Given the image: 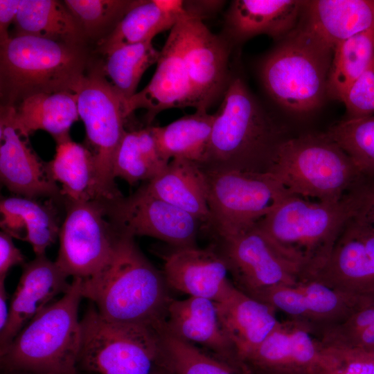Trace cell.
Returning a JSON list of instances; mask_svg holds the SVG:
<instances>
[{"label":"cell","instance_id":"obj_1","mask_svg":"<svg viewBox=\"0 0 374 374\" xmlns=\"http://www.w3.org/2000/svg\"><path fill=\"white\" fill-rule=\"evenodd\" d=\"M203 161L206 171L270 173L285 128L260 105L243 80L231 79L223 96Z\"/></svg>","mask_w":374,"mask_h":374},{"label":"cell","instance_id":"obj_2","mask_svg":"<svg viewBox=\"0 0 374 374\" xmlns=\"http://www.w3.org/2000/svg\"><path fill=\"white\" fill-rule=\"evenodd\" d=\"M163 272L147 259L134 238L123 235L109 266L82 280V294L105 319L161 328L172 298Z\"/></svg>","mask_w":374,"mask_h":374},{"label":"cell","instance_id":"obj_3","mask_svg":"<svg viewBox=\"0 0 374 374\" xmlns=\"http://www.w3.org/2000/svg\"><path fill=\"white\" fill-rule=\"evenodd\" d=\"M84 44L15 35L1 44L2 106L39 93H75L90 69Z\"/></svg>","mask_w":374,"mask_h":374},{"label":"cell","instance_id":"obj_4","mask_svg":"<svg viewBox=\"0 0 374 374\" xmlns=\"http://www.w3.org/2000/svg\"><path fill=\"white\" fill-rule=\"evenodd\" d=\"M356 211L350 192L335 202H312L290 194L256 225L299 265L301 281L312 280L326 263L344 226Z\"/></svg>","mask_w":374,"mask_h":374},{"label":"cell","instance_id":"obj_5","mask_svg":"<svg viewBox=\"0 0 374 374\" xmlns=\"http://www.w3.org/2000/svg\"><path fill=\"white\" fill-rule=\"evenodd\" d=\"M82 298V279L74 278L60 299L48 305L0 350L1 368L6 373L79 374L78 308Z\"/></svg>","mask_w":374,"mask_h":374},{"label":"cell","instance_id":"obj_6","mask_svg":"<svg viewBox=\"0 0 374 374\" xmlns=\"http://www.w3.org/2000/svg\"><path fill=\"white\" fill-rule=\"evenodd\" d=\"M270 173L291 193L323 202L341 200L364 175L326 132L286 139Z\"/></svg>","mask_w":374,"mask_h":374},{"label":"cell","instance_id":"obj_7","mask_svg":"<svg viewBox=\"0 0 374 374\" xmlns=\"http://www.w3.org/2000/svg\"><path fill=\"white\" fill-rule=\"evenodd\" d=\"M333 50L296 27L262 60L260 77L269 96L294 113L319 107L327 95Z\"/></svg>","mask_w":374,"mask_h":374},{"label":"cell","instance_id":"obj_8","mask_svg":"<svg viewBox=\"0 0 374 374\" xmlns=\"http://www.w3.org/2000/svg\"><path fill=\"white\" fill-rule=\"evenodd\" d=\"M79 371L151 374L162 366L161 328L122 323L102 317L90 305L82 319Z\"/></svg>","mask_w":374,"mask_h":374},{"label":"cell","instance_id":"obj_9","mask_svg":"<svg viewBox=\"0 0 374 374\" xmlns=\"http://www.w3.org/2000/svg\"><path fill=\"white\" fill-rule=\"evenodd\" d=\"M203 171L210 215L204 230L212 239L253 227L280 201L292 194L271 173Z\"/></svg>","mask_w":374,"mask_h":374},{"label":"cell","instance_id":"obj_10","mask_svg":"<svg viewBox=\"0 0 374 374\" xmlns=\"http://www.w3.org/2000/svg\"><path fill=\"white\" fill-rule=\"evenodd\" d=\"M57 265L73 278H96L111 263L124 235L111 222L105 201L64 200Z\"/></svg>","mask_w":374,"mask_h":374},{"label":"cell","instance_id":"obj_11","mask_svg":"<svg viewBox=\"0 0 374 374\" xmlns=\"http://www.w3.org/2000/svg\"><path fill=\"white\" fill-rule=\"evenodd\" d=\"M224 260L234 286L255 299L280 286L301 280V271L256 224L238 233L212 239Z\"/></svg>","mask_w":374,"mask_h":374},{"label":"cell","instance_id":"obj_12","mask_svg":"<svg viewBox=\"0 0 374 374\" xmlns=\"http://www.w3.org/2000/svg\"><path fill=\"white\" fill-rule=\"evenodd\" d=\"M78 115L86 132L103 188L109 199L123 196L112 173L113 158L126 130L123 101L102 67L90 68L75 91Z\"/></svg>","mask_w":374,"mask_h":374},{"label":"cell","instance_id":"obj_13","mask_svg":"<svg viewBox=\"0 0 374 374\" xmlns=\"http://www.w3.org/2000/svg\"><path fill=\"white\" fill-rule=\"evenodd\" d=\"M105 204L111 222L122 235L154 238L174 249L197 247L203 230L195 217L152 195L142 186L130 196Z\"/></svg>","mask_w":374,"mask_h":374},{"label":"cell","instance_id":"obj_14","mask_svg":"<svg viewBox=\"0 0 374 374\" xmlns=\"http://www.w3.org/2000/svg\"><path fill=\"white\" fill-rule=\"evenodd\" d=\"M313 279L343 294L374 302V224L357 208Z\"/></svg>","mask_w":374,"mask_h":374},{"label":"cell","instance_id":"obj_15","mask_svg":"<svg viewBox=\"0 0 374 374\" xmlns=\"http://www.w3.org/2000/svg\"><path fill=\"white\" fill-rule=\"evenodd\" d=\"M257 300L305 326L319 339L360 309L373 303L331 289L314 279L268 290Z\"/></svg>","mask_w":374,"mask_h":374},{"label":"cell","instance_id":"obj_16","mask_svg":"<svg viewBox=\"0 0 374 374\" xmlns=\"http://www.w3.org/2000/svg\"><path fill=\"white\" fill-rule=\"evenodd\" d=\"M244 364L252 374H328L332 358L308 328L287 319Z\"/></svg>","mask_w":374,"mask_h":374},{"label":"cell","instance_id":"obj_17","mask_svg":"<svg viewBox=\"0 0 374 374\" xmlns=\"http://www.w3.org/2000/svg\"><path fill=\"white\" fill-rule=\"evenodd\" d=\"M183 55L197 109L208 108L224 96L231 82V44L213 34L203 21L186 13L180 19Z\"/></svg>","mask_w":374,"mask_h":374},{"label":"cell","instance_id":"obj_18","mask_svg":"<svg viewBox=\"0 0 374 374\" xmlns=\"http://www.w3.org/2000/svg\"><path fill=\"white\" fill-rule=\"evenodd\" d=\"M179 21L170 30L160 51L157 69L150 82L141 91L123 103L125 118L136 109H144L146 110L145 121L150 125L163 110L187 107L197 108L184 59Z\"/></svg>","mask_w":374,"mask_h":374},{"label":"cell","instance_id":"obj_19","mask_svg":"<svg viewBox=\"0 0 374 374\" xmlns=\"http://www.w3.org/2000/svg\"><path fill=\"white\" fill-rule=\"evenodd\" d=\"M163 274L169 287L189 296L219 303L235 287L227 265L215 247L174 249L163 256Z\"/></svg>","mask_w":374,"mask_h":374},{"label":"cell","instance_id":"obj_20","mask_svg":"<svg viewBox=\"0 0 374 374\" xmlns=\"http://www.w3.org/2000/svg\"><path fill=\"white\" fill-rule=\"evenodd\" d=\"M0 177L16 195L48 197L64 202L60 187L48 175L43 163L14 127L6 107H1Z\"/></svg>","mask_w":374,"mask_h":374},{"label":"cell","instance_id":"obj_21","mask_svg":"<svg viewBox=\"0 0 374 374\" xmlns=\"http://www.w3.org/2000/svg\"><path fill=\"white\" fill-rule=\"evenodd\" d=\"M164 327L174 336L196 346L229 365L250 371L240 359L224 333L214 301L188 296L172 299L169 303Z\"/></svg>","mask_w":374,"mask_h":374},{"label":"cell","instance_id":"obj_22","mask_svg":"<svg viewBox=\"0 0 374 374\" xmlns=\"http://www.w3.org/2000/svg\"><path fill=\"white\" fill-rule=\"evenodd\" d=\"M69 276L46 255L36 256L23 265V271L10 303L7 325L0 332V350L8 346L18 333L49 305L60 293L70 287Z\"/></svg>","mask_w":374,"mask_h":374},{"label":"cell","instance_id":"obj_23","mask_svg":"<svg viewBox=\"0 0 374 374\" xmlns=\"http://www.w3.org/2000/svg\"><path fill=\"white\" fill-rule=\"evenodd\" d=\"M305 1L234 0L224 17L222 36L231 45L258 35L282 40L297 26Z\"/></svg>","mask_w":374,"mask_h":374},{"label":"cell","instance_id":"obj_24","mask_svg":"<svg viewBox=\"0 0 374 374\" xmlns=\"http://www.w3.org/2000/svg\"><path fill=\"white\" fill-rule=\"evenodd\" d=\"M296 26L334 50L339 43L374 29V0L305 1Z\"/></svg>","mask_w":374,"mask_h":374},{"label":"cell","instance_id":"obj_25","mask_svg":"<svg viewBox=\"0 0 374 374\" xmlns=\"http://www.w3.org/2000/svg\"><path fill=\"white\" fill-rule=\"evenodd\" d=\"M215 303L222 328L244 363L280 322L273 306L236 287L225 299Z\"/></svg>","mask_w":374,"mask_h":374},{"label":"cell","instance_id":"obj_26","mask_svg":"<svg viewBox=\"0 0 374 374\" xmlns=\"http://www.w3.org/2000/svg\"><path fill=\"white\" fill-rule=\"evenodd\" d=\"M55 202L19 195L1 198V231L30 243L36 256L45 255L46 249L59 238L62 224Z\"/></svg>","mask_w":374,"mask_h":374},{"label":"cell","instance_id":"obj_27","mask_svg":"<svg viewBox=\"0 0 374 374\" xmlns=\"http://www.w3.org/2000/svg\"><path fill=\"white\" fill-rule=\"evenodd\" d=\"M46 168L51 178L60 184L64 200L109 201L92 153L85 145L71 137L56 142L55 156L46 163Z\"/></svg>","mask_w":374,"mask_h":374},{"label":"cell","instance_id":"obj_28","mask_svg":"<svg viewBox=\"0 0 374 374\" xmlns=\"http://www.w3.org/2000/svg\"><path fill=\"white\" fill-rule=\"evenodd\" d=\"M142 186L152 195L190 214L206 227L209 220L207 184L199 165L182 159H172L154 178Z\"/></svg>","mask_w":374,"mask_h":374},{"label":"cell","instance_id":"obj_29","mask_svg":"<svg viewBox=\"0 0 374 374\" xmlns=\"http://www.w3.org/2000/svg\"><path fill=\"white\" fill-rule=\"evenodd\" d=\"M1 107L7 108L14 127L26 138L43 130L57 142L70 137V128L79 118L76 94L67 91L35 93L14 107Z\"/></svg>","mask_w":374,"mask_h":374},{"label":"cell","instance_id":"obj_30","mask_svg":"<svg viewBox=\"0 0 374 374\" xmlns=\"http://www.w3.org/2000/svg\"><path fill=\"white\" fill-rule=\"evenodd\" d=\"M185 14L183 1H136L114 29L98 42V51L107 55L122 46L152 42L157 34L170 30Z\"/></svg>","mask_w":374,"mask_h":374},{"label":"cell","instance_id":"obj_31","mask_svg":"<svg viewBox=\"0 0 374 374\" xmlns=\"http://www.w3.org/2000/svg\"><path fill=\"white\" fill-rule=\"evenodd\" d=\"M215 114L197 109L165 126L150 130L163 159H182L201 163L209 144Z\"/></svg>","mask_w":374,"mask_h":374},{"label":"cell","instance_id":"obj_32","mask_svg":"<svg viewBox=\"0 0 374 374\" xmlns=\"http://www.w3.org/2000/svg\"><path fill=\"white\" fill-rule=\"evenodd\" d=\"M16 35L84 44L87 38L65 4L55 0H21L15 21Z\"/></svg>","mask_w":374,"mask_h":374},{"label":"cell","instance_id":"obj_33","mask_svg":"<svg viewBox=\"0 0 374 374\" xmlns=\"http://www.w3.org/2000/svg\"><path fill=\"white\" fill-rule=\"evenodd\" d=\"M168 164L161 157L150 125L134 131H125L115 152L112 162L114 177L132 186L149 181Z\"/></svg>","mask_w":374,"mask_h":374},{"label":"cell","instance_id":"obj_34","mask_svg":"<svg viewBox=\"0 0 374 374\" xmlns=\"http://www.w3.org/2000/svg\"><path fill=\"white\" fill-rule=\"evenodd\" d=\"M374 58V29L355 35L333 50L327 82V95L343 101L352 84Z\"/></svg>","mask_w":374,"mask_h":374},{"label":"cell","instance_id":"obj_35","mask_svg":"<svg viewBox=\"0 0 374 374\" xmlns=\"http://www.w3.org/2000/svg\"><path fill=\"white\" fill-rule=\"evenodd\" d=\"M159 56L160 51L152 42L122 46L107 55L102 70L112 80L123 103L136 93L143 74L157 62Z\"/></svg>","mask_w":374,"mask_h":374},{"label":"cell","instance_id":"obj_36","mask_svg":"<svg viewBox=\"0 0 374 374\" xmlns=\"http://www.w3.org/2000/svg\"><path fill=\"white\" fill-rule=\"evenodd\" d=\"M162 366L175 374H252L234 368L208 352L161 330Z\"/></svg>","mask_w":374,"mask_h":374},{"label":"cell","instance_id":"obj_37","mask_svg":"<svg viewBox=\"0 0 374 374\" xmlns=\"http://www.w3.org/2000/svg\"><path fill=\"white\" fill-rule=\"evenodd\" d=\"M326 134L351 157L362 175L374 177V114L338 122Z\"/></svg>","mask_w":374,"mask_h":374},{"label":"cell","instance_id":"obj_38","mask_svg":"<svg viewBox=\"0 0 374 374\" xmlns=\"http://www.w3.org/2000/svg\"><path fill=\"white\" fill-rule=\"evenodd\" d=\"M63 2L80 24L86 38H98V42L114 29L136 1L65 0Z\"/></svg>","mask_w":374,"mask_h":374},{"label":"cell","instance_id":"obj_39","mask_svg":"<svg viewBox=\"0 0 374 374\" xmlns=\"http://www.w3.org/2000/svg\"><path fill=\"white\" fill-rule=\"evenodd\" d=\"M342 103L348 119L374 114V58L352 84Z\"/></svg>","mask_w":374,"mask_h":374},{"label":"cell","instance_id":"obj_40","mask_svg":"<svg viewBox=\"0 0 374 374\" xmlns=\"http://www.w3.org/2000/svg\"><path fill=\"white\" fill-rule=\"evenodd\" d=\"M332 358L328 374H374V350L324 346Z\"/></svg>","mask_w":374,"mask_h":374},{"label":"cell","instance_id":"obj_41","mask_svg":"<svg viewBox=\"0 0 374 374\" xmlns=\"http://www.w3.org/2000/svg\"><path fill=\"white\" fill-rule=\"evenodd\" d=\"M350 193L357 210L374 224V177L363 175Z\"/></svg>","mask_w":374,"mask_h":374},{"label":"cell","instance_id":"obj_42","mask_svg":"<svg viewBox=\"0 0 374 374\" xmlns=\"http://www.w3.org/2000/svg\"><path fill=\"white\" fill-rule=\"evenodd\" d=\"M26 258L15 246L12 237L3 231L0 232V281H5L8 271L14 266L24 265Z\"/></svg>","mask_w":374,"mask_h":374},{"label":"cell","instance_id":"obj_43","mask_svg":"<svg viewBox=\"0 0 374 374\" xmlns=\"http://www.w3.org/2000/svg\"><path fill=\"white\" fill-rule=\"evenodd\" d=\"M21 0H0V44L9 39L8 27L15 22Z\"/></svg>","mask_w":374,"mask_h":374},{"label":"cell","instance_id":"obj_44","mask_svg":"<svg viewBox=\"0 0 374 374\" xmlns=\"http://www.w3.org/2000/svg\"><path fill=\"white\" fill-rule=\"evenodd\" d=\"M224 3L223 1H183L186 13L202 21L219 10Z\"/></svg>","mask_w":374,"mask_h":374},{"label":"cell","instance_id":"obj_45","mask_svg":"<svg viewBox=\"0 0 374 374\" xmlns=\"http://www.w3.org/2000/svg\"><path fill=\"white\" fill-rule=\"evenodd\" d=\"M330 347L362 349H371L374 348V324L346 339L341 345Z\"/></svg>","mask_w":374,"mask_h":374},{"label":"cell","instance_id":"obj_46","mask_svg":"<svg viewBox=\"0 0 374 374\" xmlns=\"http://www.w3.org/2000/svg\"><path fill=\"white\" fill-rule=\"evenodd\" d=\"M10 314L8 294L6 290L5 281H0V332L6 328Z\"/></svg>","mask_w":374,"mask_h":374},{"label":"cell","instance_id":"obj_47","mask_svg":"<svg viewBox=\"0 0 374 374\" xmlns=\"http://www.w3.org/2000/svg\"><path fill=\"white\" fill-rule=\"evenodd\" d=\"M151 374H175L171 371L167 369L165 367L161 366L157 368Z\"/></svg>","mask_w":374,"mask_h":374},{"label":"cell","instance_id":"obj_48","mask_svg":"<svg viewBox=\"0 0 374 374\" xmlns=\"http://www.w3.org/2000/svg\"><path fill=\"white\" fill-rule=\"evenodd\" d=\"M8 374H37V373H28V372H11V373H8Z\"/></svg>","mask_w":374,"mask_h":374},{"label":"cell","instance_id":"obj_49","mask_svg":"<svg viewBox=\"0 0 374 374\" xmlns=\"http://www.w3.org/2000/svg\"><path fill=\"white\" fill-rule=\"evenodd\" d=\"M368 350H374V348H371V349H368Z\"/></svg>","mask_w":374,"mask_h":374}]
</instances>
